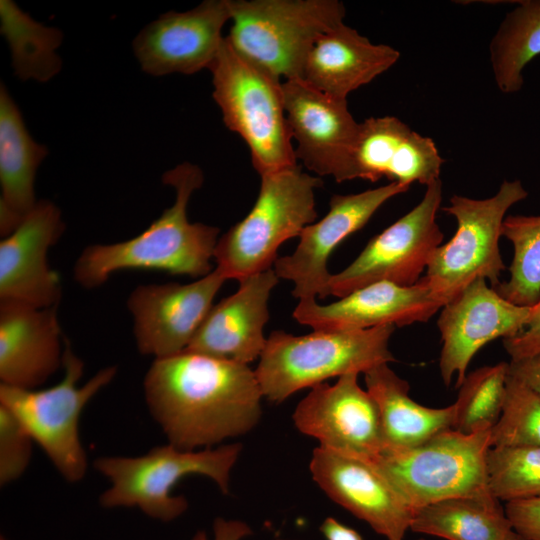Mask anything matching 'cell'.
<instances>
[{
	"label": "cell",
	"instance_id": "cell-1",
	"mask_svg": "<svg viewBox=\"0 0 540 540\" xmlns=\"http://www.w3.org/2000/svg\"><path fill=\"white\" fill-rule=\"evenodd\" d=\"M143 385L149 412L182 450L211 448L261 418L264 396L248 364L184 350L154 359Z\"/></svg>",
	"mask_w": 540,
	"mask_h": 540
},
{
	"label": "cell",
	"instance_id": "cell-2",
	"mask_svg": "<svg viewBox=\"0 0 540 540\" xmlns=\"http://www.w3.org/2000/svg\"><path fill=\"white\" fill-rule=\"evenodd\" d=\"M162 180L175 189L174 204L131 239L87 246L73 269L80 286L99 287L122 270L163 271L200 278L212 271L210 261L220 230L200 222L191 223L187 218L191 195L204 182L202 170L185 162L165 172Z\"/></svg>",
	"mask_w": 540,
	"mask_h": 540
},
{
	"label": "cell",
	"instance_id": "cell-3",
	"mask_svg": "<svg viewBox=\"0 0 540 540\" xmlns=\"http://www.w3.org/2000/svg\"><path fill=\"white\" fill-rule=\"evenodd\" d=\"M395 326L365 330L317 331L296 336L274 331L255 370L263 396L282 402L295 392L331 377L394 361L389 339Z\"/></svg>",
	"mask_w": 540,
	"mask_h": 540
},
{
	"label": "cell",
	"instance_id": "cell-4",
	"mask_svg": "<svg viewBox=\"0 0 540 540\" xmlns=\"http://www.w3.org/2000/svg\"><path fill=\"white\" fill-rule=\"evenodd\" d=\"M241 450L239 443L198 451L168 443L139 456L99 457L94 467L110 482L99 503L105 508L137 507L155 520L173 521L188 508L184 496L172 494L176 483L186 475L200 474L227 494L230 473Z\"/></svg>",
	"mask_w": 540,
	"mask_h": 540
},
{
	"label": "cell",
	"instance_id": "cell-5",
	"mask_svg": "<svg viewBox=\"0 0 540 540\" xmlns=\"http://www.w3.org/2000/svg\"><path fill=\"white\" fill-rule=\"evenodd\" d=\"M260 177L252 209L219 237L215 248L216 269L226 280L240 282L271 269L281 244L299 237L317 217L314 192L323 185L320 177L299 165Z\"/></svg>",
	"mask_w": 540,
	"mask_h": 540
},
{
	"label": "cell",
	"instance_id": "cell-6",
	"mask_svg": "<svg viewBox=\"0 0 540 540\" xmlns=\"http://www.w3.org/2000/svg\"><path fill=\"white\" fill-rule=\"evenodd\" d=\"M209 70L223 122L245 141L259 175L296 166L281 80L236 52L226 37Z\"/></svg>",
	"mask_w": 540,
	"mask_h": 540
},
{
	"label": "cell",
	"instance_id": "cell-7",
	"mask_svg": "<svg viewBox=\"0 0 540 540\" xmlns=\"http://www.w3.org/2000/svg\"><path fill=\"white\" fill-rule=\"evenodd\" d=\"M230 10V45L279 80L300 79L314 42L346 13L338 0H230Z\"/></svg>",
	"mask_w": 540,
	"mask_h": 540
},
{
	"label": "cell",
	"instance_id": "cell-8",
	"mask_svg": "<svg viewBox=\"0 0 540 540\" xmlns=\"http://www.w3.org/2000/svg\"><path fill=\"white\" fill-rule=\"evenodd\" d=\"M64 374L46 389H22L0 384V405L9 409L45 452L51 463L70 482L81 481L88 460L79 435V420L89 401L115 378L116 366L99 370L79 385L84 362L64 337Z\"/></svg>",
	"mask_w": 540,
	"mask_h": 540
},
{
	"label": "cell",
	"instance_id": "cell-9",
	"mask_svg": "<svg viewBox=\"0 0 540 540\" xmlns=\"http://www.w3.org/2000/svg\"><path fill=\"white\" fill-rule=\"evenodd\" d=\"M491 429L440 432L408 448H384L370 459L416 512L449 498L491 493L487 453Z\"/></svg>",
	"mask_w": 540,
	"mask_h": 540
},
{
	"label": "cell",
	"instance_id": "cell-10",
	"mask_svg": "<svg viewBox=\"0 0 540 540\" xmlns=\"http://www.w3.org/2000/svg\"><path fill=\"white\" fill-rule=\"evenodd\" d=\"M527 196L520 180H504L490 198H450L443 211L455 218L457 230L449 242L434 251L423 277L446 303L477 278L488 280L492 288L501 283L499 277L505 265L499 238L504 216Z\"/></svg>",
	"mask_w": 540,
	"mask_h": 540
},
{
	"label": "cell",
	"instance_id": "cell-11",
	"mask_svg": "<svg viewBox=\"0 0 540 540\" xmlns=\"http://www.w3.org/2000/svg\"><path fill=\"white\" fill-rule=\"evenodd\" d=\"M441 201L438 179L426 186L423 198L411 211L374 236L348 267L331 275L327 294L341 298L381 281L401 286L418 282L443 240L436 222Z\"/></svg>",
	"mask_w": 540,
	"mask_h": 540
},
{
	"label": "cell",
	"instance_id": "cell-12",
	"mask_svg": "<svg viewBox=\"0 0 540 540\" xmlns=\"http://www.w3.org/2000/svg\"><path fill=\"white\" fill-rule=\"evenodd\" d=\"M532 306L504 299L487 280L477 278L442 307L438 328L443 342L439 360L446 385L460 387L474 355L497 338H511L528 324Z\"/></svg>",
	"mask_w": 540,
	"mask_h": 540
},
{
	"label": "cell",
	"instance_id": "cell-13",
	"mask_svg": "<svg viewBox=\"0 0 540 540\" xmlns=\"http://www.w3.org/2000/svg\"><path fill=\"white\" fill-rule=\"evenodd\" d=\"M409 188L390 182L357 194L333 195L326 216L303 229L295 251L276 259L273 268L276 275L294 283L292 295L300 300L327 297L332 275L327 263L334 249L360 230L387 200Z\"/></svg>",
	"mask_w": 540,
	"mask_h": 540
},
{
	"label": "cell",
	"instance_id": "cell-14",
	"mask_svg": "<svg viewBox=\"0 0 540 540\" xmlns=\"http://www.w3.org/2000/svg\"><path fill=\"white\" fill-rule=\"evenodd\" d=\"M226 278L218 269L188 283L143 284L129 295L137 348L155 359L184 351Z\"/></svg>",
	"mask_w": 540,
	"mask_h": 540
},
{
	"label": "cell",
	"instance_id": "cell-15",
	"mask_svg": "<svg viewBox=\"0 0 540 540\" xmlns=\"http://www.w3.org/2000/svg\"><path fill=\"white\" fill-rule=\"evenodd\" d=\"M231 20L230 0H205L195 8L169 11L144 27L132 42L141 69L153 76L210 69Z\"/></svg>",
	"mask_w": 540,
	"mask_h": 540
},
{
	"label": "cell",
	"instance_id": "cell-16",
	"mask_svg": "<svg viewBox=\"0 0 540 540\" xmlns=\"http://www.w3.org/2000/svg\"><path fill=\"white\" fill-rule=\"evenodd\" d=\"M310 471L340 506L387 540H403L415 511L370 459L317 447Z\"/></svg>",
	"mask_w": 540,
	"mask_h": 540
},
{
	"label": "cell",
	"instance_id": "cell-17",
	"mask_svg": "<svg viewBox=\"0 0 540 540\" xmlns=\"http://www.w3.org/2000/svg\"><path fill=\"white\" fill-rule=\"evenodd\" d=\"M358 375L348 373L334 385L312 387L298 403L293 421L321 447L373 459L384 448L381 420L376 402L358 384Z\"/></svg>",
	"mask_w": 540,
	"mask_h": 540
},
{
	"label": "cell",
	"instance_id": "cell-18",
	"mask_svg": "<svg viewBox=\"0 0 540 540\" xmlns=\"http://www.w3.org/2000/svg\"><path fill=\"white\" fill-rule=\"evenodd\" d=\"M282 91L296 157L317 175L344 182L359 131L347 100L326 95L301 79L285 80Z\"/></svg>",
	"mask_w": 540,
	"mask_h": 540
},
{
	"label": "cell",
	"instance_id": "cell-19",
	"mask_svg": "<svg viewBox=\"0 0 540 540\" xmlns=\"http://www.w3.org/2000/svg\"><path fill=\"white\" fill-rule=\"evenodd\" d=\"M446 301L421 277L411 286L381 281L357 289L328 305L300 300L293 317L317 331L365 330L425 322Z\"/></svg>",
	"mask_w": 540,
	"mask_h": 540
},
{
	"label": "cell",
	"instance_id": "cell-20",
	"mask_svg": "<svg viewBox=\"0 0 540 540\" xmlns=\"http://www.w3.org/2000/svg\"><path fill=\"white\" fill-rule=\"evenodd\" d=\"M65 223L52 201L38 200L21 224L0 242V300L39 308L58 306L62 285L48 265L47 253L62 236Z\"/></svg>",
	"mask_w": 540,
	"mask_h": 540
},
{
	"label": "cell",
	"instance_id": "cell-21",
	"mask_svg": "<svg viewBox=\"0 0 540 540\" xmlns=\"http://www.w3.org/2000/svg\"><path fill=\"white\" fill-rule=\"evenodd\" d=\"M443 163L431 138L413 131L397 117H370L359 123L345 181L387 178L407 186L414 182L427 186L440 179Z\"/></svg>",
	"mask_w": 540,
	"mask_h": 540
},
{
	"label": "cell",
	"instance_id": "cell-22",
	"mask_svg": "<svg viewBox=\"0 0 540 540\" xmlns=\"http://www.w3.org/2000/svg\"><path fill=\"white\" fill-rule=\"evenodd\" d=\"M57 309L0 300V384L36 389L63 367Z\"/></svg>",
	"mask_w": 540,
	"mask_h": 540
},
{
	"label": "cell",
	"instance_id": "cell-23",
	"mask_svg": "<svg viewBox=\"0 0 540 540\" xmlns=\"http://www.w3.org/2000/svg\"><path fill=\"white\" fill-rule=\"evenodd\" d=\"M278 281L272 268L240 281L234 294L211 307L185 350L243 364L260 358L268 300Z\"/></svg>",
	"mask_w": 540,
	"mask_h": 540
},
{
	"label": "cell",
	"instance_id": "cell-24",
	"mask_svg": "<svg viewBox=\"0 0 540 540\" xmlns=\"http://www.w3.org/2000/svg\"><path fill=\"white\" fill-rule=\"evenodd\" d=\"M400 52L373 44L344 22L323 33L305 59L301 80L339 100L391 68Z\"/></svg>",
	"mask_w": 540,
	"mask_h": 540
},
{
	"label": "cell",
	"instance_id": "cell-25",
	"mask_svg": "<svg viewBox=\"0 0 540 540\" xmlns=\"http://www.w3.org/2000/svg\"><path fill=\"white\" fill-rule=\"evenodd\" d=\"M48 154L26 129L6 86L0 85V234L12 233L38 202L36 172Z\"/></svg>",
	"mask_w": 540,
	"mask_h": 540
},
{
	"label": "cell",
	"instance_id": "cell-26",
	"mask_svg": "<svg viewBox=\"0 0 540 540\" xmlns=\"http://www.w3.org/2000/svg\"><path fill=\"white\" fill-rule=\"evenodd\" d=\"M364 376L379 410L384 448L412 447L453 429L455 404L443 408L418 404L409 396L408 382L387 363L369 369Z\"/></svg>",
	"mask_w": 540,
	"mask_h": 540
},
{
	"label": "cell",
	"instance_id": "cell-27",
	"mask_svg": "<svg viewBox=\"0 0 540 540\" xmlns=\"http://www.w3.org/2000/svg\"><path fill=\"white\" fill-rule=\"evenodd\" d=\"M500 502L491 493L438 501L418 509L410 529L446 540H514Z\"/></svg>",
	"mask_w": 540,
	"mask_h": 540
},
{
	"label": "cell",
	"instance_id": "cell-28",
	"mask_svg": "<svg viewBox=\"0 0 540 540\" xmlns=\"http://www.w3.org/2000/svg\"><path fill=\"white\" fill-rule=\"evenodd\" d=\"M0 22L15 76L46 82L60 72L62 60L56 51L63 34L59 29L34 20L11 0L0 1Z\"/></svg>",
	"mask_w": 540,
	"mask_h": 540
},
{
	"label": "cell",
	"instance_id": "cell-29",
	"mask_svg": "<svg viewBox=\"0 0 540 540\" xmlns=\"http://www.w3.org/2000/svg\"><path fill=\"white\" fill-rule=\"evenodd\" d=\"M489 51L498 89L505 94L520 91L525 66L540 55V0L520 1L508 12L490 42Z\"/></svg>",
	"mask_w": 540,
	"mask_h": 540
},
{
	"label": "cell",
	"instance_id": "cell-30",
	"mask_svg": "<svg viewBox=\"0 0 540 540\" xmlns=\"http://www.w3.org/2000/svg\"><path fill=\"white\" fill-rule=\"evenodd\" d=\"M502 236L514 247L509 280L494 289L504 299L520 306H533L540 299V215L508 216Z\"/></svg>",
	"mask_w": 540,
	"mask_h": 540
},
{
	"label": "cell",
	"instance_id": "cell-31",
	"mask_svg": "<svg viewBox=\"0 0 540 540\" xmlns=\"http://www.w3.org/2000/svg\"><path fill=\"white\" fill-rule=\"evenodd\" d=\"M508 363L484 366L466 375L455 404L453 429L472 434L491 429L502 413Z\"/></svg>",
	"mask_w": 540,
	"mask_h": 540
},
{
	"label": "cell",
	"instance_id": "cell-32",
	"mask_svg": "<svg viewBox=\"0 0 540 540\" xmlns=\"http://www.w3.org/2000/svg\"><path fill=\"white\" fill-rule=\"evenodd\" d=\"M487 478L500 501L540 498V447H490Z\"/></svg>",
	"mask_w": 540,
	"mask_h": 540
},
{
	"label": "cell",
	"instance_id": "cell-33",
	"mask_svg": "<svg viewBox=\"0 0 540 540\" xmlns=\"http://www.w3.org/2000/svg\"><path fill=\"white\" fill-rule=\"evenodd\" d=\"M491 447H540V394L508 372L505 401Z\"/></svg>",
	"mask_w": 540,
	"mask_h": 540
},
{
	"label": "cell",
	"instance_id": "cell-34",
	"mask_svg": "<svg viewBox=\"0 0 540 540\" xmlns=\"http://www.w3.org/2000/svg\"><path fill=\"white\" fill-rule=\"evenodd\" d=\"M33 439L6 407L0 405V485L19 479L32 457Z\"/></svg>",
	"mask_w": 540,
	"mask_h": 540
},
{
	"label": "cell",
	"instance_id": "cell-35",
	"mask_svg": "<svg viewBox=\"0 0 540 540\" xmlns=\"http://www.w3.org/2000/svg\"><path fill=\"white\" fill-rule=\"evenodd\" d=\"M514 531L526 540H540V498L505 503Z\"/></svg>",
	"mask_w": 540,
	"mask_h": 540
},
{
	"label": "cell",
	"instance_id": "cell-36",
	"mask_svg": "<svg viewBox=\"0 0 540 540\" xmlns=\"http://www.w3.org/2000/svg\"><path fill=\"white\" fill-rule=\"evenodd\" d=\"M532 308L530 320L524 330L516 336L503 339V345L511 360H521L540 353V299Z\"/></svg>",
	"mask_w": 540,
	"mask_h": 540
},
{
	"label": "cell",
	"instance_id": "cell-37",
	"mask_svg": "<svg viewBox=\"0 0 540 540\" xmlns=\"http://www.w3.org/2000/svg\"><path fill=\"white\" fill-rule=\"evenodd\" d=\"M213 533V540H241L252 534V530L241 520L217 518L213 523ZM191 540H209V538L205 532L199 531Z\"/></svg>",
	"mask_w": 540,
	"mask_h": 540
},
{
	"label": "cell",
	"instance_id": "cell-38",
	"mask_svg": "<svg viewBox=\"0 0 540 540\" xmlns=\"http://www.w3.org/2000/svg\"><path fill=\"white\" fill-rule=\"evenodd\" d=\"M508 372L540 394V353L521 360H511Z\"/></svg>",
	"mask_w": 540,
	"mask_h": 540
},
{
	"label": "cell",
	"instance_id": "cell-39",
	"mask_svg": "<svg viewBox=\"0 0 540 540\" xmlns=\"http://www.w3.org/2000/svg\"><path fill=\"white\" fill-rule=\"evenodd\" d=\"M326 540H363L361 535L333 517H327L320 526Z\"/></svg>",
	"mask_w": 540,
	"mask_h": 540
},
{
	"label": "cell",
	"instance_id": "cell-40",
	"mask_svg": "<svg viewBox=\"0 0 540 540\" xmlns=\"http://www.w3.org/2000/svg\"><path fill=\"white\" fill-rule=\"evenodd\" d=\"M514 540H526V539L520 536L519 534H516V537L514 538Z\"/></svg>",
	"mask_w": 540,
	"mask_h": 540
},
{
	"label": "cell",
	"instance_id": "cell-41",
	"mask_svg": "<svg viewBox=\"0 0 540 540\" xmlns=\"http://www.w3.org/2000/svg\"><path fill=\"white\" fill-rule=\"evenodd\" d=\"M0 540H7L5 537L1 536Z\"/></svg>",
	"mask_w": 540,
	"mask_h": 540
},
{
	"label": "cell",
	"instance_id": "cell-42",
	"mask_svg": "<svg viewBox=\"0 0 540 540\" xmlns=\"http://www.w3.org/2000/svg\"><path fill=\"white\" fill-rule=\"evenodd\" d=\"M417 540H425V539H423V538H420V539H417Z\"/></svg>",
	"mask_w": 540,
	"mask_h": 540
}]
</instances>
